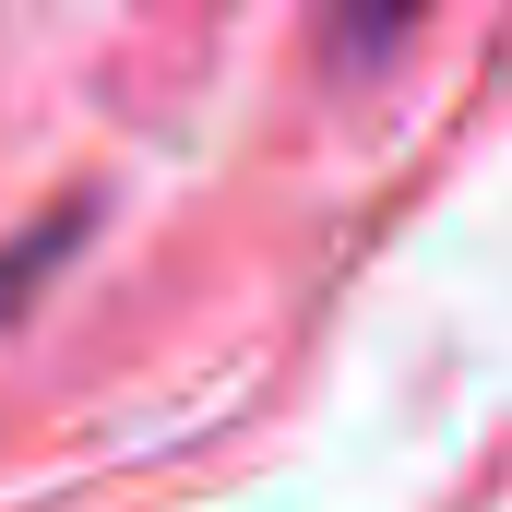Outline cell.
Segmentation results:
<instances>
[{"label": "cell", "mask_w": 512, "mask_h": 512, "mask_svg": "<svg viewBox=\"0 0 512 512\" xmlns=\"http://www.w3.org/2000/svg\"><path fill=\"white\" fill-rule=\"evenodd\" d=\"M84 227H96V215L72 203V215H48V227H24V239H0V322H12V310H24V298H36V286L60 274V251H72Z\"/></svg>", "instance_id": "1"}]
</instances>
